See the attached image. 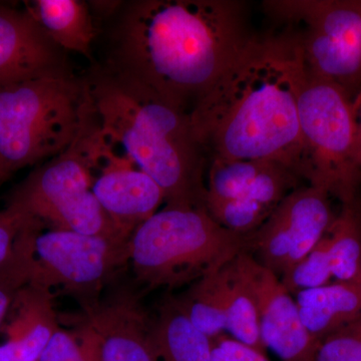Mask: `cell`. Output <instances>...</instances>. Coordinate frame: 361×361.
<instances>
[{"instance_id": "6da1fadb", "label": "cell", "mask_w": 361, "mask_h": 361, "mask_svg": "<svg viewBox=\"0 0 361 361\" xmlns=\"http://www.w3.org/2000/svg\"><path fill=\"white\" fill-rule=\"evenodd\" d=\"M240 0H137L116 27L111 73L191 113L254 37Z\"/></svg>"}, {"instance_id": "7a4b0ae2", "label": "cell", "mask_w": 361, "mask_h": 361, "mask_svg": "<svg viewBox=\"0 0 361 361\" xmlns=\"http://www.w3.org/2000/svg\"><path fill=\"white\" fill-rule=\"evenodd\" d=\"M303 75L300 47L290 30L254 35L190 113L208 163L275 161L300 176L298 94Z\"/></svg>"}, {"instance_id": "3957f363", "label": "cell", "mask_w": 361, "mask_h": 361, "mask_svg": "<svg viewBox=\"0 0 361 361\" xmlns=\"http://www.w3.org/2000/svg\"><path fill=\"white\" fill-rule=\"evenodd\" d=\"M85 85L102 130L161 187L165 205L206 208L208 159L190 113L110 71Z\"/></svg>"}, {"instance_id": "277c9868", "label": "cell", "mask_w": 361, "mask_h": 361, "mask_svg": "<svg viewBox=\"0 0 361 361\" xmlns=\"http://www.w3.org/2000/svg\"><path fill=\"white\" fill-rule=\"evenodd\" d=\"M252 234L225 229L205 207L165 205L130 236V265L147 291L176 290L249 251Z\"/></svg>"}, {"instance_id": "5b68a950", "label": "cell", "mask_w": 361, "mask_h": 361, "mask_svg": "<svg viewBox=\"0 0 361 361\" xmlns=\"http://www.w3.org/2000/svg\"><path fill=\"white\" fill-rule=\"evenodd\" d=\"M87 99L85 80L75 75L0 87V184L65 151L77 137Z\"/></svg>"}, {"instance_id": "8992f818", "label": "cell", "mask_w": 361, "mask_h": 361, "mask_svg": "<svg viewBox=\"0 0 361 361\" xmlns=\"http://www.w3.org/2000/svg\"><path fill=\"white\" fill-rule=\"evenodd\" d=\"M300 176L341 203L358 197L355 104L338 87L304 70L298 94Z\"/></svg>"}, {"instance_id": "52a82bcc", "label": "cell", "mask_w": 361, "mask_h": 361, "mask_svg": "<svg viewBox=\"0 0 361 361\" xmlns=\"http://www.w3.org/2000/svg\"><path fill=\"white\" fill-rule=\"evenodd\" d=\"M263 6L293 33L306 73L355 101L361 92V0H269Z\"/></svg>"}, {"instance_id": "ba28073f", "label": "cell", "mask_w": 361, "mask_h": 361, "mask_svg": "<svg viewBox=\"0 0 361 361\" xmlns=\"http://www.w3.org/2000/svg\"><path fill=\"white\" fill-rule=\"evenodd\" d=\"M7 204L51 229L130 238L118 231L92 194L80 127L65 151L35 169L14 188Z\"/></svg>"}, {"instance_id": "9c48e42d", "label": "cell", "mask_w": 361, "mask_h": 361, "mask_svg": "<svg viewBox=\"0 0 361 361\" xmlns=\"http://www.w3.org/2000/svg\"><path fill=\"white\" fill-rule=\"evenodd\" d=\"M129 242L122 237L42 230L35 238L30 282L51 290L61 289L82 306L94 302L130 264Z\"/></svg>"}, {"instance_id": "30bf717a", "label": "cell", "mask_w": 361, "mask_h": 361, "mask_svg": "<svg viewBox=\"0 0 361 361\" xmlns=\"http://www.w3.org/2000/svg\"><path fill=\"white\" fill-rule=\"evenodd\" d=\"M82 134L92 194L118 231L130 237L165 204L163 190L104 134L90 99L82 116Z\"/></svg>"}, {"instance_id": "8fae6325", "label": "cell", "mask_w": 361, "mask_h": 361, "mask_svg": "<svg viewBox=\"0 0 361 361\" xmlns=\"http://www.w3.org/2000/svg\"><path fill=\"white\" fill-rule=\"evenodd\" d=\"M257 301L263 345L282 361H313L320 342L304 327L295 298L280 278L244 251L236 257Z\"/></svg>"}, {"instance_id": "7c38bea8", "label": "cell", "mask_w": 361, "mask_h": 361, "mask_svg": "<svg viewBox=\"0 0 361 361\" xmlns=\"http://www.w3.org/2000/svg\"><path fill=\"white\" fill-rule=\"evenodd\" d=\"M82 307V313L68 319L92 332L101 361H157L153 315L137 292L118 289Z\"/></svg>"}, {"instance_id": "4fadbf2b", "label": "cell", "mask_w": 361, "mask_h": 361, "mask_svg": "<svg viewBox=\"0 0 361 361\" xmlns=\"http://www.w3.org/2000/svg\"><path fill=\"white\" fill-rule=\"evenodd\" d=\"M73 75L66 51L52 42L28 8L0 4V87Z\"/></svg>"}, {"instance_id": "5bb4252c", "label": "cell", "mask_w": 361, "mask_h": 361, "mask_svg": "<svg viewBox=\"0 0 361 361\" xmlns=\"http://www.w3.org/2000/svg\"><path fill=\"white\" fill-rule=\"evenodd\" d=\"M54 301V291L32 282L18 292L0 327L6 336L0 344V361H39L61 329Z\"/></svg>"}, {"instance_id": "9a60e30c", "label": "cell", "mask_w": 361, "mask_h": 361, "mask_svg": "<svg viewBox=\"0 0 361 361\" xmlns=\"http://www.w3.org/2000/svg\"><path fill=\"white\" fill-rule=\"evenodd\" d=\"M301 322L322 343L330 334L361 316V285L336 281L294 296Z\"/></svg>"}, {"instance_id": "2e32d148", "label": "cell", "mask_w": 361, "mask_h": 361, "mask_svg": "<svg viewBox=\"0 0 361 361\" xmlns=\"http://www.w3.org/2000/svg\"><path fill=\"white\" fill-rule=\"evenodd\" d=\"M330 197L322 188L308 185L297 188L278 205L293 241L289 268L305 257L329 231L336 217Z\"/></svg>"}, {"instance_id": "e0dca14e", "label": "cell", "mask_w": 361, "mask_h": 361, "mask_svg": "<svg viewBox=\"0 0 361 361\" xmlns=\"http://www.w3.org/2000/svg\"><path fill=\"white\" fill-rule=\"evenodd\" d=\"M157 361H213V339L194 326L169 293L153 315Z\"/></svg>"}, {"instance_id": "ac0fdd59", "label": "cell", "mask_w": 361, "mask_h": 361, "mask_svg": "<svg viewBox=\"0 0 361 361\" xmlns=\"http://www.w3.org/2000/svg\"><path fill=\"white\" fill-rule=\"evenodd\" d=\"M28 11L61 49L92 59L96 30L85 1L37 0L28 6Z\"/></svg>"}, {"instance_id": "d6986e66", "label": "cell", "mask_w": 361, "mask_h": 361, "mask_svg": "<svg viewBox=\"0 0 361 361\" xmlns=\"http://www.w3.org/2000/svg\"><path fill=\"white\" fill-rule=\"evenodd\" d=\"M226 314V334L266 353L260 334L257 301L236 258L218 271Z\"/></svg>"}, {"instance_id": "ffe728a7", "label": "cell", "mask_w": 361, "mask_h": 361, "mask_svg": "<svg viewBox=\"0 0 361 361\" xmlns=\"http://www.w3.org/2000/svg\"><path fill=\"white\" fill-rule=\"evenodd\" d=\"M332 272L336 281L361 285V203L360 197L341 203L327 231Z\"/></svg>"}, {"instance_id": "44dd1931", "label": "cell", "mask_w": 361, "mask_h": 361, "mask_svg": "<svg viewBox=\"0 0 361 361\" xmlns=\"http://www.w3.org/2000/svg\"><path fill=\"white\" fill-rule=\"evenodd\" d=\"M218 271L205 275L179 295H174L180 310L194 326L213 341L225 334L227 327Z\"/></svg>"}, {"instance_id": "7402d4cb", "label": "cell", "mask_w": 361, "mask_h": 361, "mask_svg": "<svg viewBox=\"0 0 361 361\" xmlns=\"http://www.w3.org/2000/svg\"><path fill=\"white\" fill-rule=\"evenodd\" d=\"M44 227V223L30 218L18 235L11 256L0 265V327L4 324L18 292L30 283L35 238Z\"/></svg>"}, {"instance_id": "603a6c76", "label": "cell", "mask_w": 361, "mask_h": 361, "mask_svg": "<svg viewBox=\"0 0 361 361\" xmlns=\"http://www.w3.org/2000/svg\"><path fill=\"white\" fill-rule=\"evenodd\" d=\"M268 161L227 159L209 161L206 203L241 197Z\"/></svg>"}, {"instance_id": "cb8c5ba5", "label": "cell", "mask_w": 361, "mask_h": 361, "mask_svg": "<svg viewBox=\"0 0 361 361\" xmlns=\"http://www.w3.org/2000/svg\"><path fill=\"white\" fill-rule=\"evenodd\" d=\"M334 278L329 254V238L326 233L314 248L295 265L289 268L280 280L291 295L295 296L299 292L329 285Z\"/></svg>"}, {"instance_id": "d4e9b609", "label": "cell", "mask_w": 361, "mask_h": 361, "mask_svg": "<svg viewBox=\"0 0 361 361\" xmlns=\"http://www.w3.org/2000/svg\"><path fill=\"white\" fill-rule=\"evenodd\" d=\"M206 209L211 217L225 229L244 235L255 232L274 211L245 197L209 202Z\"/></svg>"}, {"instance_id": "484cf974", "label": "cell", "mask_w": 361, "mask_h": 361, "mask_svg": "<svg viewBox=\"0 0 361 361\" xmlns=\"http://www.w3.org/2000/svg\"><path fill=\"white\" fill-rule=\"evenodd\" d=\"M75 325L73 331L59 329L47 344L39 361H101L99 344L87 327Z\"/></svg>"}, {"instance_id": "4316f807", "label": "cell", "mask_w": 361, "mask_h": 361, "mask_svg": "<svg viewBox=\"0 0 361 361\" xmlns=\"http://www.w3.org/2000/svg\"><path fill=\"white\" fill-rule=\"evenodd\" d=\"M313 361H361V316L323 339Z\"/></svg>"}, {"instance_id": "83f0119b", "label": "cell", "mask_w": 361, "mask_h": 361, "mask_svg": "<svg viewBox=\"0 0 361 361\" xmlns=\"http://www.w3.org/2000/svg\"><path fill=\"white\" fill-rule=\"evenodd\" d=\"M30 218L25 211L9 204L0 210V265L11 256L18 235Z\"/></svg>"}, {"instance_id": "f1b7e54d", "label": "cell", "mask_w": 361, "mask_h": 361, "mask_svg": "<svg viewBox=\"0 0 361 361\" xmlns=\"http://www.w3.org/2000/svg\"><path fill=\"white\" fill-rule=\"evenodd\" d=\"M213 361H270L265 353L223 334L213 341Z\"/></svg>"}, {"instance_id": "f546056e", "label": "cell", "mask_w": 361, "mask_h": 361, "mask_svg": "<svg viewBox=\"0 0 361 361\" xmlns=\"http://www.w3.org/2000/svg\"><path fill=\"white\" fill-rule=\"evenodd\" d=\"M355 120H356V157L358 165L361 168V92L355 101Z\"/></svg>"}]
</instances>
